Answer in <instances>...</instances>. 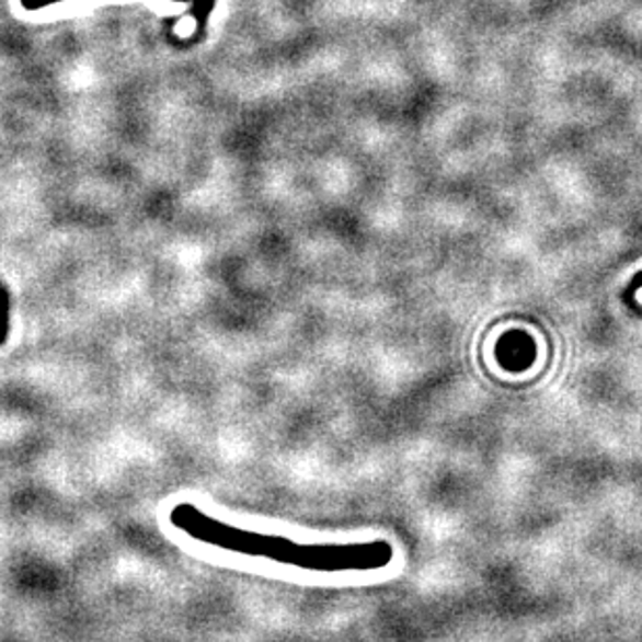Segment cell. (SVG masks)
<instances>
[{
  "label": "cell",
  "mask_w": 642,
  "mask_h": 642,
  "mask_svg": "<svg viewBox=\"0 0 642 642\" xmlns=\"http://www.w3.org/2000/svg\"><path fill=\"white\" fill-rule=\"evenodd\" d=\"M170 524L200 544L307 572H378L394 561V547L385 538L362 542H297L284 536L238 528L203 512L194 503H177L170 512Z\"/></svg>",
  "instance_id": "obj_1"
},
{
  "label": "cell",
  "mask_w": 642,
  "mask_h": 642,
  "mask_svg": "<svg viewBox=\"0 0 642 642\" xmlns=\"http://www.w3.org/2000/svg\"><path fill=\"white\" fill-rule=\"evenodd\" d=\"M191 2H193V15L198 22L207 20V15L214 11L215 0H191Z\"/></svg>",
  "instance_id": "obj_2"
},
{
  "label": "cell",
  "mask_w": 642,
  "mask_h": 642,
  "mask_svg": "<svg viewBox=\"0 0 642 642\" xmlns=\"http://www.w3.org/2000/svg\"><path fill=\"white\" fill-rule=\"evenodd\" d=\"M25 9H43L48 4H55V2H61V0H22Z\"/></svg>",
  "instance_id": "obj_3"
},
{
  "label": "cell",
  "mask_w": 642,
  "mask_h": 642,
  "mask_svg": "<svg viewBox=\"0 0 642 642\" xmlns=\"http://www.w3.org/2000/svg\"><path fill=\"white\" fill-rule=\"evenodd\" d=\"M173 2H191V0H173Z\"/></svg>",
  "instance_id": "obj_4"
}]
</instances>
